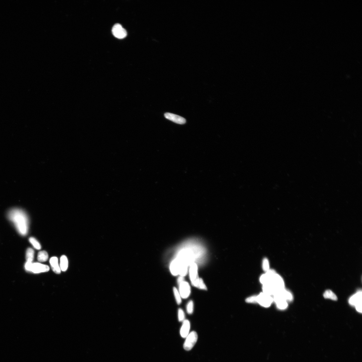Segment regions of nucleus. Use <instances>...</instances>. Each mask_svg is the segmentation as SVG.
<instances>
[{"label": "nucleus", "mask_w": 362, "mask_h": 362, "mask_svg": "<svg viewBox=\"0 0 362 362\" xmlns=\"http://www.w3.org/2000/svg\"><path fill=\"white\" fill-rule=\"evenodd\" d=\"M9 219L14 224L20 234L26 235L28 231L29 220L26 213L18 209H14L8 213Z\"/></svg>", "instance_id": "obj_1"}, {"label": "nucleus", "mask_w": 362, "mask_h": 362, "mask_svg": "<svg viewBox=\"0 0 362 362\" xmlns=\"http://www.w3.org/2000/svg\"><path fill=\"white\" fill-rule=\"evenodd\" d=\"M198 334L195 331H192L186 337L184 344V348L186 350H191L194 346L198 340Z\"/></svg>", "instance_id": "obj_2"}, {"label": "nucleus", "mask_w": 362, "mask_h": 362, "mask_svg": "<svg viewBox=\"0 0 362 362\" xmlns=\"http://www.w3.org/2000/svg\"><path fill=\"white\" fill-rule=\"evenodd\" d=\"M273 301V297L263 292L260 293L259 295L256 296V303H259L260 305L264 307H269Z\"/></svg>", "instance_id": "obj_3"}, {"label": "nucleus", "mask_w": 362, "mask_h": 362, "mask_svg": "<svg viewBox=\"0 0 362 362\" xmlns=\"http://www.w3.org/2000/svg\"><path fill=\"white\" fill-rule=\"evenodd\" d=\"M189 274L192 285L197 287L199 278L198 274V267L195 263H192L191 264L189 269Z\"/></svg>", "instance_id": "obj_4"}, {"label": "nucleus", "mask_w": 362, "mask_h": 362, "mask_svg": "<svg viewBox=\"0 0 362 362\" xmlns=\"http://www.w3.org/2000/svg\"><path fill=\"white\" fill-rule=\"evenodd\" d=\"M112 33L115 37L119 39L125 38L127 35L126 30L119 23H116L113 26Z\"/></svg>", "instance_id": "obj_5"}, {"label": "nucleus", "mask_w": 362, "mask_h": 362, "mask_svg": "<svg viewBox=\"0 0 362 362\" xmlns=\"http://www.w3.org/2000/svg\"><path fill=\"white\" fill-rule=\"evenodd\" d=\"M50 268L48 266L38 263H32L29 271L34 273L48 272Z\"/></svg>", "instance_id": "obj_6"}, {"label": "nucleus", "mask_w": 362, "mask_h": 362, "mask_svg": "<svg viewBox=\"0 0 362 362\" xmlns=\"http://www.w3.org/2000/svg\"><path fill=\"white\" fill-rule=\"evenodd\" d=\"M179 292L183 299L187 298L191 293V287L188 282L184 281L179 285Z\"/></svg>", "instance_id": "obj_7"}, {"label": "nucleus", "mask_w": 362, "mask_h": 362, "mask_svg": "<svg viewBox=\"0 0 362 362\" xmlns=\"http://www.w3.org/2000/svg\"><path fill=\"white\" fill-rule=\"evenodd\" d=\"M271 284L277 290L285 289V283L282 277L276 273L272 277Z\"/></svg>", "instance_id": "obj_8"}, {"label": "nucleus", "mask_w": 362, "mask_h": 362, "mask_svg": "<svg viewBox=\"0 0 362 362\" xmlns=\"http://www.w3.org/2000/svg\"><path fill=\"white\" fill-rule=\"evenodd\" d=\"M164 116L167 119L177 124H183L186 123V121L185 118L177 115L166 113L164 114Z\"/></svg>", "instance_id": "obj_9"}, {"label": "nucleus", "mask_w": 362, "mask_h": 362, "mask_svg": "<svg viewBox=\"0 0 362 362\" xmlns=\"http://www.w3.org/2000/svg\"><path fill=\"white\" fill-rule=\"evenodd\" d=\"M273 300L276 304L278 308L280 310H285L288 306V304L286 301L283 299L277 294L273 296Z\"/></svg>", "instance_id": "obj_10"}, {"label": "nucleus", "mask_w": 362, "mask_h": 362, "mask_svg": "<svg viewBox=\"0 0 362 362\" xmlns=\"http://www.w3.org/2000/svg\"><path fill=\"white\" fill-rule=\"evenodd\" d=\"M275 294L279 296L282 299L286 301L287 302L292 301L293 299L292 294L289 291L285 289L277 290Z\"/></svg>", "instance_id": "obj_11"}, {"label": "nucleus", "mask_w": 362, "mask_h": 362, "mask_svg": "<svg viewBox=\"0 0 362 362\" xmlns=\"http://www.w3.org/2000/svg\"><path fill=\"white\" fill-rule=\"evenodd\" d=\"M180 268V262L178 259H175L171 263L170 269L172 275L177 276L179 274Z\"/></svg>", "instance_id": "obj_12"}, {"label": "nucleus", "mask_w": 362, "mask_h": 362, "mask_svg": "<svg viewBox=\"0 0 362 362\" xmlns=\"http://www.w3.org/2000/svg\"><path fill=\"white\" fill-rule=\"evenodd\" d=\"M183 322V323L181 328L180 334L182 338H185L189 334L190 329V323L189 321L187 320H185Z\"/></svg>", "instance_id": "obj_13"}, {"label": "nucleus", "mask_w": 362, "mask_h": 362, "mask_svg": "<svg viewBox=\"0 0 362 362\" xmlns=\"http://www.w3.org/2000/svg\"><path fill=\"white\" fill-rule=\"evenodd\" d=\"M362 292L360 291L351 297L349 300V304L351 305L355 306L357 304L362 303Z\"/></svg>", "instance_id": "obj_14"}, {"label": "nucleus", "mask_w": 362, "mask_h": 362, "mask_svg": "<svg viewBox=\"0 0 362 362\" xmlns=\"http://www.w3.org/2000/svg\"><path fill=\"white\" fill-rule=\"evenodd\" d=\"M263 292L271 296L274 295L277 291L271 283L263 285Z\"/></svg>", "instance_id": "obj_15"}, {"label": "nucleus", "mask_w": 362, "mask_h": 362, "mask_svg": "<svg viewBox=\"0 0 362 362\" xmlns=\"http://www.w3.org/2000/svg\"><path fill=\"white\" fill-rule=\"evenodd\" d=\"M50 263L53 271L57 274L61 273V269L58 263V260L56 257H52L50 260Z\"/></svg>", "instance_id": "obj_16"}, {"label": "nucleus", "mask_w": 362, "mask_h": 362, "mask_svg": "<svg viewBox=\"0 0 362 362\" xmlns=\"http://www.w3.org/2000/svg\"><path fill=\"white\" fill-rule=\"evenodd\" d=\"M68 260L66 256H62L60 258V268L63 271H66L68 268Z\"/></svg>", "instance_id": "obj_17"}, {"label": "nucleus", "mask_w": 362, "mask_h": 362, "mask_svg": "<svg viewBox=\"0 0 362 362\" xmlns=\"http://www.w3.org/2000/svg\"><path fill=\"white\" fill-rule=\"evenodd\" d=\"M34 250L31 248L28 249L26 253V259L27 262H32L34 258Z\"/></svg>", "instance_id": "obj_18"}, {"label": "nucleus", "mask_w": 362, "mask_h": 362, "mask_svg": "<svg viewBox=\"0 0 362 362\" xmlns=\"http://www.w3.org/2000/svg\"><path fill=\"white\" fill-rule=\"evenodd\" d=\"M48 253L45 251L40 252L37 256V259L40 262H45L48 260Z\"/></svg>", "instance_id": "obj_19"}, {"label": "nucleus", "mask_w": 362, "mask_h": 362, "mask_svg": "<svg viewBox=\"0 0 362 362\" xmlns=\"http://www.w3.org/2000/svg\"><path fill=\"white\" fill-rule=\"evenodd\" d=\"M324 296L325 299H330L334 300H337V297L335 294L330 290L325 291L324 294Z\"/></svg>", "instance_id": "obj_20"}, {"label": "nucleus", "mask_w": 362, "mask_h": 362, "mask_svg": "<svg viewBox=\"0 0 362 362\" xmlns=\"http://www.w3.org/2000/svg\"><path fill=\"white\" fill-rule=\"evenodd\" d=\"M29 241L34 247L36 249L39 250L41 249V246L40 243L35 238L33 237L30 238L29 239Z\"/></svg>", "instance_id": "obj_21"}, {"label": "nucleus", "mask_w": 362, "mask_h": 362, "mask_svg": "<svg viewBox=\"0 0 362 362\" xmlns=\"http://www.w3.org/2000/svg\"><path fill=\"white\" fill-rule=\"evenodd\" d=\"M174 292L176 300L178 305L180 304L181 303V296L180 292L176 288L174 287L173 289Z\"/></svg>", "instance_id": "obj_22"}, {"label": "nucleus", "mask_w": 362, "mask_h": 362, "mask_svg": "<svg viewBox=\"0 0 362 362\" xmlns=\"http://www.w3.org/2000/svg\"><path fill=\"white\" fill-rule=\"evenodd\" d=\"M187 313L189 314H192L194 311V303L192 301L190 300L188 303L187 306Z\"/></svg>", "instance_id": "obj_23"}, {"label": "nucleus", "mask_w": 362, "mask_h": 362, "mask_svg": "<svg viewBox=\"0 0 362 362\" xmlns=\"http://www.w3.org/2000/svg\"><path fill=\"white\" fill-rule=\"evenodd\" d=\"M197 288L203 290H207V287H206L205 284L203 281V280L201 278H199V281L197 286Z\"/></svg>", "instance_id": "obj_24"}, {"label": "nucleus", "mask_w": 362, "mask_h": 362, "mask_svg": "<svg viewBox=\"0 0 362 362\" xmlns=\"http://www.w3.org/2000/svg\"><path fill=\"white\" fill-rule=\"evenodd\" d=\"M263 268L264 271L267 272L269 270V263L268 260L266 258L264 259L263 262Z\"/></svg>", "instance_id": "obj_25"}, {"label": "nucleus", "mask_w": 362, "mask_h": 362, "mask_svg": "<svg viewBox=\"0 0 362 362\" xmlns=\"http://www.w3.org/2000/svg\"><path fill=\"white\" fill-rule=\"evenodd\" d=\"M178 320L180 322H183L185 320V314L184 311L181 309L178 310Z\"/></svg>", "instance_id": "obj_26"}, {"label": "nucleus", "mask_w": 362, "mask_h": 362, "mask_svg": "<svg viewBox=\"0 0 362 362\" xmlns=\"http://www.w3.org/2000/svg\"><path fill=\"white\" fill-rule=\"evenodd\" d=\"M246 301L248 303H256V296L250 297L246 299Z\"/></svg>", "instance_id": "obj_27"}, {"label": "nucleus", "mask_w": 362, "mask_h": 362, "mask_svg": "<svg viewBox=\"0 0 362 362\" xmlns=\"http://www.w3.org/2000/svg\"><path fill=\"white\" fill-rule=\"evenodd\" d=\"M355 306H356V309L358 312L362 313V303L357 304Z\"/></svg>", "instance_id": "obj_28"}, {"label": "nucleus", "mask_w": 362, "mask_h": 362, "mask_svg": "<svg viewBox=\"0 0 362 362\" xmlns=\"http://www.w3.org/2000/svg\"><path fill=\"white\" fill-rule=\"evenodd\" d=\"M184 281V277L180 276L179 277L177 280V283L178 285H180L181 283Z\"/></svg>", "instance_id": "obj_29"}]
</instances>
